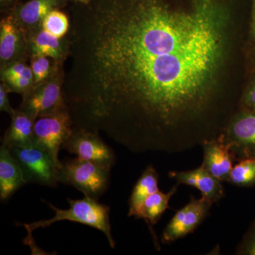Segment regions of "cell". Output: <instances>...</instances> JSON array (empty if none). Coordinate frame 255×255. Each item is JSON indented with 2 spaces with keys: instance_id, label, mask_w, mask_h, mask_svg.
<instances>
[{
  "instance_id": "obj_27",
  "label": "cell",
  "mask_w": 255,
  "mask_h": 255,
  "mask_svg": "<svg viewBox=\"0 0 255 255\" xmlns=\"http://www.w3.org/2000/svg\"><path fill=\"white\" fill-rule=\"evenodd\" d=\"M17 4V0H0V11L1 14H9Z\"/></svg>"
},
{
  "instance_id": "obj_21",
  "label": "cell",
  "mask_w": 255,
  "mask_h": 255,
  "mask_svg": "<svg viewBox=\"0 0 255 255\" xmlns=\"http://www.w3.org/2000/svg\"><path fill=\"white\" fill-rule=\"evenodd\" d=\"M70 26L68 15L60 9L50 11L42 24V27L45 31L60 38H64L68 34Z\"/></svg>"
},
{
  "instance_id": "obj_13",
  "label": "cell",
  "mask_w": 255,
  "mask_h": 255,
  "mask_svg": "<svg viewBox=\"0 0 255 255\" xmlns=\"http://www.w3.org/2000/svg\"><path fill=\"white\" fill-rule=\"evenodd\" d=\"M204 150L202 165L222 182H228L233 167V159L229 147L217 136L201 144Z\"/></svg>"
},
{
  "instance_id": "obj_23",
  "label": "cell",
  "mask_w": 255,
  "mask_h": 255,
  "mask_svg": "<svg viewBox=\"0 0 255 255\" xmlns=\"http://www.w3.org/2000/svg\"><path fill=\"white\" fill-rule=\"evenodd\" d=\"M2 82L6 85L10 92L18 94L21 95V97L28 93L35 85L33 76L28 75L10 79Z\"/></svg>"
},
{
  "instance_id": "obj_5",
  "label": "cell",
  "mask_w": 255,
  "mask_h": 255,
  "mask_svg": "<svg viewBox=\"0 0 255 255\" xmlns=\"http://www.w3.org/2000/svg\"><path fill=\"white\" fill-rule=\"evenodd\" d=\"M64 76L65 66L58 69L48 80L35 85L22 97L18 110L37 119L66 107L63 93Z\"/></svg>"
},
{
  "instance_id": "obj_1",
  "label": "cell",
  "mask_w": 255,
  "mask_h": 255,
  "mask_svg": "<svg viewBox=\"0 0 255 255\" xmlns=\"http://www.w3.org/2000/svg\"><path fill=\"white\" fill-rule=\"evenodd\" d=\"M64 100L74 122L133 152L187 150L214 105L231 14L221 0L70 3Z\"/></svg>"
},
{
  "instance_id": "obj_16",
  "label": "cell",
  "mask_w": 255,
  "mask_h": 255,
  "mask_svg": "<svg viewBox=\"0 0 255 255\" xmlns=\"http://www.w3.org/2000/svg\"><path fill=\"white\" fill-rule=\"evenodd\" d=\"M11 119L1 145L9 150L13 147L33 145V127L36 119L19 110H16Z\"/></svg>"
},
{
  "instance_id": "obj_22",
  "label": "cell",
  "mask_w": 255,
  "mask_h": 255,
  "mask_svg": "<svg viewBox=\"0 0 255 255\" xmlns=\"http://www.w3.org/2000/svg\"><path fill=\"white\" fill-rule=\"evenodd\" d=\"M23 75L33 76L31 66L28 65L26 60L14 62L0 68V79L1 82Z\"/></svg>"
},
{
  "instance_id": "obj_6",
  "label": "cell",
  "mask_w": 255,
  "mask_h": 255,
  "mask_svg": "<svg viewBox=\"0 0 255 255\" xmlns=\"http://www.w3.org/2000/svg\"><path fill=\"white\" fill-rule=\"evenodd\" d=\"M11 155L22 169L28 183L54 187L59 183V169L61 165L46 152L35 145L10 149Z\"/></svg>"
},
{
  "instance_id": "obj_4",
  "label": "cell",
  "mask_w": 255,
  "mask_h": 255,
  "mask_svg": "<svg viewBox=\"0 0 255 255\" xmlns=\"http://www.w3.org/2000/svg\"><path fill=\"white\" fill-rule=\"evenodd\" d=\"M73 130V120L66 107L35 121L33 145L46 151L61 165L58 158L60 150Z\"/></svg>"
},
{
  "instance_id": "obj_8",
  "label": "cell",
  "mask_w": 255,
  "mask_h": 255,
  "mask_svg": "<svg viewBox=\"0 0 255 255\" xmlns=\"http://www.w3.org/2000/svg\"><path fill=\"white\" fill-rule=\"evenodd\" d=\"M219 136L229 147L233 159L255 157V110H244L235 116Z\"/></svg>"
},
{
  "instance_id": "obj_19",
  "label": "cell",
  "mask_w": 255,
  "mask_h": 255,
  "mask_svg": "<svg viewBox=\"0 0 255 255\" xmlns=\"http://www.w3.org/2000/svg\"><path fill=\"white\" fill-rule=\"evenodd\" d=\"M228 183L240 187L255 186V157L238 161L233 166Z\"/></svg>"
},
{
  "instance_id": "obj_25",
  "label": "cell",
  "mask_w": 255,
  "mask_h": 255,
  "mask_svg": "<svg viewBox=\"0 0 255 255\" xmlns=\"http://www.w3.org/2000/svg\"><path fill=\"white\" fill-rule=\"evenodd\" d=\"M9 93L11 92L8 87L4 82H1L0 83V111L6 112V114H9L10 117H11L14 115L16 110H14L10 105L9 96H8Z\"/></svg>"
},
{
  "instance_id": "obj_10",
  "label": "cell",
  "mask_w": 255,
  "mask_h": 255,
  "mask_svg": "<svg viewBox=\"0 0 255 255\" xmlns=\"http://www.w3.org/2000/svg\"><path fill=\"white\" fill-rule=\"evenodd\" d=\"M28 31L11 14L4 15L0 21V68L19 60L29 58Z\"/></svg>"
},
{
  "instance_id": "obj_12",
  "label": "cell",
  "mask_w": 255,
  "mask_h": 255,
  "mask_svg": "<svg viewBox=\"0 0 255 255\" xmlns=\"http://www.w3.org/2000/svg\"><path fill=\"white\" fill-rule=\"evenodd\" d=\"M168 176L177 184L196 188L200 191L203 198L213 204L225 196L222 182L210 173L202 164L192 170L171 171Z\"/></svg>"
},
{
  "instance_id": "obj_28",
  "label": "cell",
  "mask_w": 255,
  "mask_h": 255,
  "mask_svg": "<svg viewBox=\"0 0 255 255\" xmlns=\"http://www.w3.org/2000/svg\"><path fill=\"white\" fill-rule=\"evenodd\" d=\"M251 36L255 46V0H253V16H252Z\"/></svg>"
},
{
  "instance_id": "obj_20",
  "label": "cell",
  "mask_w": 255,
  "mask_h": 255,
  "mask_svg": "<svg viewBox=\"0 0 255 255\" xmlns=\"http://www.w3.org/2000/svg\"><path fill=\"white\" fill-rule=\"evenodd\" d=\"M29 59L35 85L48 80L56 73L58 69L65 66L58 65L54 60L48 57L33 56Z\"/></svg>"
},
{
  "instance_id": "obj_2",
  "label": "cell",
  "mask_w": 255,
  "mask_h": 255,
  "mask_svg": "<svg viewBox=\"0 0 255 255\" xmlns=\"http://www.w3.org/2000/svg\"><path fill=\"white\" fill-rule=\"evenodd\" d=\"M70 208L68 209H60L53 204L48 203V206L53 209L55 216L48 220L38 221L36 222L21 224L24 226L29 234L32 231L39 228H47L53 223L62 221H70L86 225L100 231L108 240L111 248L116 246L112 234L110 223V208L105 204H100L97 199L85 196L82 199H68Z\"/></svg>"
},
{
  "instance_id": "obj_14",
  "label": "cell",
  "mask_w": 255,
  "mask_h": 255,
  "mask_svg": "<svg viewBox=\"0 0 255 255\" xmlns=\"http://www.w3.org/2000/svg\"><path fill=\"white\" fill-rule=\"evenodd\" d=\"M67 0H28L15 6L10 14L25 30L28 31L41 27L50 11L67 7Z\"/></svg>"
},
{
  "instance_id": "obj_11",
  "label": "cell",
  "mask_w": 255,
  "mask_h": 255,
  "mask_svg": "<svg viewBox=\"0 0 255 255\" xmlns=\"http://www.w3.org/2000/svg\"><path fill=\"white\" fill-rule=\"evenodd\" d=\"M27 40L29 58L33 56L48 57L58 65H65L69 54V43L66 36L58 38L41 26L28 31Z\"/></svg>"
},
{
  "instance_id": "obj_15",
  "label": "cell",
  "mask_w": 255,
  "mask_h": 255,
  "mask_svg": "<svg viewBox=\"0 0 255 255\" xmlns=\"http://www.w3.org/2000/svg\"><path fill=\"white\" fill-rule=\"evenodd\" d=\"M27 184L22 169L7 147H0V199L6 200Z\"/></svg>"
},
{
  "instance_id": "obj_7",
  "label": "cell",
  "mask_w": 255,
  "mask_h": 255,
  "mask_svg": "<svg viewBox=\"0 0 255 255\" xmlns=\"http://www.w3.org/2000/svg\"><path fill=\"white\" fill-rule=\"evenodd\" d=\"M99 133L85 128L73 127L71 135L64 142L62 148L80 158L111 169L115 163V155Z\"/></svg>"
},
{
  "instance_id": "obj_17",
  "label": "cell",
  "mask_w": 255,
  "mask_h": 255,
  "mask_svg": "<svg viewBox=\"0 0 255 255\" xmlns=\"http://www.w3.org/2000/svg\"><path fill=\"white\" fill-rule=\"evenodd\" d=\"M179 185L177 183V185L172 187L168 193H163L159 190L149 196L142 204L140 213L136 218L137 219H143L147 223L155 241L154 242L155 246L158 250L159 245L155 234L152 231V226L157 224L166 210L169 209V201L172 196L177 192Z\"/></svg>"
},
{
  "instance_id": "obj_29",
  "label": "cell",
  "mask_w": 255,
  "mask_h": 255,
  "mask_svg": "<svg viewBox=\"0 0 255 255\" xmlns=\"http://www.w3.org/2000/svg\"><path fill=\"white\" fill-rule=\"evenodd\" d=\"M69 3H75V4H87L90 2L91 0H67Z\"/></svg>"
},
{
  "instance_id": "obj_9",
  "label": "cell",
  "mask_w": 255,
  "mask_h": 255,
  "mask_svg": "<svg viewBox=\"0 0 255 255\" xmlns=\"http://www.w3.org/2000/svg\"><path fill=\"white\" fill-rule=\"evenodd\" d=\"M213 204L202 196L200 199L191 196L189 202L176 213L164 228L161 241L169 244L194 232L207 217Z\"/></svg>"
},
{
  "instance_id": "obj_26",
  "label": "cell",
  "mask_w": 255,
  "mask_h": 255,
  "mask_svg": "<svg viewBox=\"0 0 255 255\" xmlns=\"http://www.w3.org/2000/svg\"><path fill=\"white\" fill-rule=\"evenodd\" d=\"M241 104L243 110H255V80L252 82L245 92Z\"/></svg>"
},
{
  "instance_id": "obj_18",
  "label": "cell",
  "mask_w": 255,
  "mask_h": 255,
  "mask_svg": "<svg viewBox=\"0 0 255 255\" xmlns=\"http://www.w3.org/2000/svg\"><path fill=\"white\" fill-rule=\"evenodd\" d=\"M159 175L153 166L146 167L132 189L128 200V216L137 218L146 199L159 191Z\"/></svg>"
},
{
  "instance_id": "obj_24",
  "label": "cell",
  "mask_w": 255,
  "mask_h": 255,
  "mask_svg": "<svg viewBox=\"0 0 255 255\" xmlns=\"http://www.w3.org/2000/svg\"><path fill=\"white\" fill-rule=\"evenodd\" d=\"M236 255H255V220L250 226L236 251Z\"/></svg>"
},
{
  "instance_id": "obj_3",
  "label": "cell",
  "mask_w": 255,
  "mask_h": 255,
  "mask_svg": "<svg viewBox=\"0 0 255 255\" xmlns=\"http://www.w3.org/2000/svg\"><path fill=\"white\" fill-rule=\"evenodd\" d=\"M110 171L77 157L62 162L58 177L59 182L73 186L84 195L98 200L108 188Z\"/></svg>"
}]
</instances>
